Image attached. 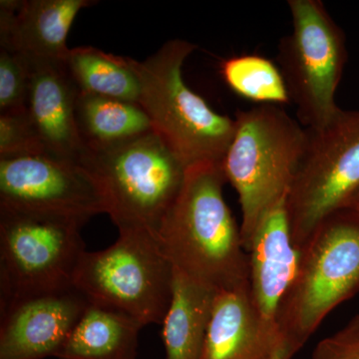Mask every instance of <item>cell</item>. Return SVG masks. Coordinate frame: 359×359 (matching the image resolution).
<instances>
[{
    "label": "cell",
    "mask_w": 359,
    "mask_h": 359,
    "mask_svg": "<svg viewBox=\"0 0 359 359\" xmlns=\"http://www.w3.org/2000/svg\"><path fill=\"white\" fill-rule=\"evenodd\" d=\"M222 164L187 168L185 180L158 240L174 269L215 290L249 280L241 226L224 199Z\"/></svg>",
    "instance_id": "cell-1"
},
{
    "label": "cell",
    "mask_w": 359,
    "mask_h": 359,
    "mask_svg": "<svg viewBox=\"0 0 359 359\" xmlns=\"http://www.w3.org/2000/svg\"><path fill=\"white\" fill-rule=\"evenodd\" d=\"M222 169L238 195L245 250L264 215L285 199L306 143V128L283 108L238 111Z\"/></svg>",
    "instance_id": "cell-2"
},
{
    "label": "cell",
    "mask_w": 359,
    "mask_h": 359,
    "mask_svg": "<svg viewBox=\"0 0 359 359\" xmlns=\"http://www.w3.org/2000/svg\"><path fill=\"white\" fill-rule=\"evenodd\" d=\"M197 48L186 40L172 39L136 63L140 78L138 104L153 130L186 168L222 164L236 128L235 119L212 110L184 81V63Z\"/></svg>",
    "instance_id": "cell-3"
},
{
    "label": "cell",
    "mask_w": 359,
    "mask_h": 359,
    "mask_svg": "<svg viewBox=\"0 0 359 359\" xmlns=\"http://www.w3.org/2000/svg\"><path fill=\"white\" fill-rule=\"evenodd\" d=\"M78 163L95 180L118 231H145L158 238L187 168L154 130L86 151Z\"/></svg>",
    "instance_id": "cell-4"
},
{
    "label": "cell",
    "mask_w": 359,
    "mask_h": 359,
    "mask_svg": "<svg viewBox=\"0 0 359 359\" xmlns=\"http://www.w3.org/2000/svg\"><path fill=\"white\" fill-rule=\"evenodd\" d=\"M359 292V212L330 215L299 250L294 280L276 323L283 339L302 349L321 321Z\"/></svg>",
    "instance_id": "cell-5"
},
{
    "label": "cell",
    "mask_w": 359,
    "mask_h": 359,
    "mask_svg": "<svg viewBox=\"0 0 359 359\" xmlns=\"http://www.w3.org/2000/svg\"><path fill=\"white\" fill-rule=\"evenodd\" d=\"M173 280V266L158 238L145 231H124L107 249L82 255L73 285L89 304L126 314L146 327L162 325Z\"/></svg>",
    "instance_id": "cell-6"
},
{
    "label": "cell",
    "mask_w": 359,
    "mask_h": 359,
    "mask_svg": "<svg viewBox=\"0 0 359 359\" xmlns=\"http://www.w3.org/2000/svg\"><path fill=\"white\" fill-rule=\"evenodd\" d=\"M83 224L0 207V306L74 287Z\"/></svg>",
    "instance_id": "cell-7"
},
{
    "label": "cell",
    "mask_w": 359,
    "mask_h": 359,
    "mask_svg": "<svg viewBox=\"0 0 359 359\" xmlns=\"http://www.w3.org/2000/svg\"><path fill=\"white\" fill-rule=\"evenodd\" d=\"M306 143L285 208L295 249L330 215L346 209L359 189V111L340 109L323 126L306 128Z\"/></svg>",
    "instance_id": "cell-8"
},
{
    "label": "cell",
    "mask_w": 359,
    "mask_h": 359,
    "mask_svg": "<svg viewBox=\"0 0 359 359\" xmlns=\"http://www.w3.org/2000/svg\"><path fill=\"white\" fill-rule=\"evenodd\" d=\"M292 30L278 46V68L299 122L314 129L340 110L335 93L347 59L346 35L320 0H289Z\"/></svg>",
    "instance_id": "cell-9"
},
{
    "label": "cell",
    "mask_w": 359,
    "mask_h": 359,
    "mask_svg": "<svg viewBox=\"0 0 359 359\" xmlns=\"http://www.w3.org/2000/svg\"><path fill=\"white\" fill-rule=\"evenodd\" d=\"M0 207L84 224L106 214L95 180L78 162L52 155L0 158Z\"/></svg>",
    "instance_id": "cell-10"
},
{
    "label": "cell",
    "mask_w": 359,
    "mask_h": 359,
    "mask_svg": "<svg viewBox=\"0 0 359 359\" xmlns=\"http://www.w3.org/2000/svg\"><path fill=\"white\" fill-rule=\"evenodd\" d=\"M88 304L72 287L0 306V359L56 358Z\"/></svg>",
    "instance_id": "cell-11"
},
{
    "label": "cell",
    "mask_w": 359,
    "mask_h": 359,
    "mask_svg": "<svg viewBox=\"0 0 359 359\" xmlns=\"http://www.w3.org/2000/svg\"><path fill=\"white\" fill-rule=\"evenodd\" d=\"M283 341L257 311L248 280L217 290L200 359H273Z\"/></svg>",
    "instance_id": "cell-12"
},
{
    "label": "cell",
    "mask_w": 359,
    "mask_h": 359,
    "mask_svg": "<svg viewBox=\"0 0 359 359\" xmlns=\"http://www.w3.org/2000/svg\"><path fill=\"white\" fill-rule=\"evenodd\" d=\"M90 0H1L0 46L30 60L65 62L68 33Z\"/></svg>",
    "instance_id": "cell-13"
},
{
    "label": "cell",
    "mask_w": 359,
    "mask_h": 359,
    "mask_svg": "<svg viewBox=\"0 0 359 359\" xmlns=\"http://www.w3.org/2000/svg\"><path fill=\"white\" fill-rule=\"evenodd\" d=\"M32 61L26 111L47 153L79 162L85 148L75 118L78 91L65 62Z\"/></svg>",
    "instance_id": "cell-14"
},
{
    "label": "cell",
    "mask_w": 359,
    "mask_h": 359,
    "mask_svg": "<svg viewBox=\"0 0 359 359\" xmlns=\"http://www.w3.org/2000/svg\"><path fill=\"white\" fill-rule=\"evenodd\" d=\"M285 199L264 215L247 249L252 301L259 313L275 323L299 259L290 236Z\"/></svg>",
    "instance_id": "cell-15"
},
{
    "label": "cell",
    "mask_w": 359,
    "mask_h": 359,
    "mask_svg": "<svg viewBox=\"0 0 359 359\" xmlns=\"http://www.w3.org/2000/svg\"><path fill=\"white\" fill-rule=\"evenodd\" d=\"M217 290L174 269L171 304L162 323L166 359H200Z\"/></svg>",
    "instance_id": "cell-16"
},
{
    "label": "cell",
    "mask_w": 359,
    "mask_h": 359,
    "mask_svg": "<svg viewBox=\"0 0 359 359\" xmlns=\"http://www.w3.org/2000/svg\"><path fill=\"white\" fill-rule=\"evenodd\" d=\"M142 327L126 314L89 304L56 358L136 359Z\"/></svg>",
    "instance_id": "cell-17"
},
{
    "label": "cell",
    "mask_w": 359,
    "mask_h": 359,
    "mask_svg": "<svg viewBox=\"0 0 359 359\" xmlns=\"http://www.w3.org/2000/svg\"><path fill=\"white\" fill-rule=\"evenodd\" d=\"M75 118L85 152L109 147L153 131L138 103L78 93Z\"/></svg>",
    "instance_id": "cell-18"
},
{
    "label": "cell",
    "mask_w": 359,
    "mask_h": 359,
    "mask_svg": "<svg viewBox=\"0 0 359 359\" xmlns=\"http://www.w3.org/2000/svg\"><path fill=\"white\" fill-rule=\"evenodd\" d=\"M137 60L107 53L95 47L70 49L66 71L79 94H91L138 103L140 78Z\"/></svg>",
    "instance_id": "cell-19"
},
{
    "label": "cell",
    "mask_w": 359,
    "mask_h": 359,
    "mask_svg": "<svg viewBox=\"0 0 359 359\" xmlns=\"http://www.w3.org/2000/svg\"><path fill=\"white\" fill-rule=\"evenodd\" d=\"M224 82L236 94L262 105L290 103L289 91L278 66L259 55L228 58L221 65Z\"/></svg>",
    "instance_id": "cell-20"
},
{
    "label": "cell",
    "mask_w": 359,
    "mask_h": 359,
    "mask_svg": "<svg viewBox=\"0 0 359 359\" xmlns=\"http://www.w3.org/2000/svg\"><path fill=\"white\" fill-rule=\"evenodd\" d=\"M30 76V59L0 46V114L26 111Z\"/></svg>",
    "instance_id": "cell-21"
},
{
    "label": "cell",
    "mask_w": 359,
    "mask_h": 359,
    "mask_svg": "<svg viewBox=\"0 0 359 359\" xmlns=\"http://www.w3.org/2000/svg\"><path fill=\"white\" fill-rule=\"evenodd\" d=\"M47 154L27 111L0 114V158Z\"/></svg>",
    "instance_id": "cell-22"
},
{
    "label": "cell",
    "mask_w": 359,
    "mask_h": 359,
    "mask_svg": "<svg viewBox=\"0 0 359 359\" xmlns=\"http://www.w3.org/2000/svg\"><path fill=\"white\" fill-rule=\"evenodd\" d=\"M311 359H359V316L314 348Z\"/></svg>",
    "instance_id": "cell-23"
},
{
    "label": "cell",
    "mask_w": 359,
    "mask_h": 359,
    "mask_svg": "<svg viewBox=\"0 0 359 359\" xmlns=\"http://www.w3.org/2000/svg\"><path fill=\"white\" fill-rule=\"evenodd\" d=\"M299 351L301 349L299 347L285 339L282 346H280V348L273 355V359H292Z\"/></svg>",
    "instance_id": "cell-24"
},
{
    "label": "cell",
    "mask_w": 359,
    "mask_h": 359,
    "mask_svg": "<svg viewBox=\"0 0 359 359\" xmlns=\"http://www.w3.org/2000/svg\"><path fill=\"white\" fill-rule=\"evenodd\" d=\"M346 209L354 210V211L359 212V189L358 192L354 194L353 199L349 202L348 205H347Z\"/></svg>",
    "instance_id": "cell-25"
}]
</instances>
